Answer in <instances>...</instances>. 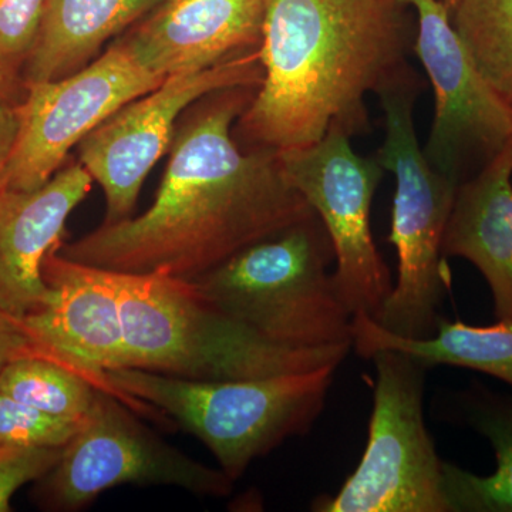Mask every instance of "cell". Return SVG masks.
<instances>
[{
    "label": "cell",
    "mask_w": 512,
    "mask_h": 512,
    "mask_svg": "<svg viewBox=\"0 0 512 512\" xmlns=\"http://www.w3.org/2000/svg\"><path fill=\"white\" fill-rule=\"evenodd\" d=\"M256 89L231 87L194 103L175 130L151 207L103 222L57 252L109 271L194 279L315 214L289 183L279 154L235 140V121Z\"/></svg>",
    "instance_id": "1"
},
{
    "label": "cell",
    "mask_w": 512,
    "mask_h": 512,
    "mask_svg": "<svg viewBox=\"0 0 512 512\" xmlns=\"http://www.w3.org/2000/svg\"><path fill=\"white\" fill-rule=\"evenodd\" d=\"M407 8L402 0H266L264 77L235 124L239 146L284 154L332 130L367 133V94L413 67L417 25Z\"/></svg>",
    "instance_id": "2"
},
{
    "label": "cell",
    "mask_w": 512,
    "mask_h": 512,
    "mask_svg": "<svg viewBox=\"0 0 512 512\" xmlns=\"http://www.w3.org/2000/svg\"><path fill=\"white\" fill-rule=\"evenodd\" d=\"M111 274L123 319L124 367L228 382L339 366L352 349L272 342L225 315L190 279L163 272Z\"/></svg>",
    "instance_id": "3"
},
{
    "label": "cell",
    "mask_w": 512,
    "mask_h": 512,
    "mask_svg": "<svg viewBox=\"0 0 512 512\" xmlns=\"http://www.w3.org/2000/svg\"><path fill=\"white\" fill-rule=\"evenodd\" d=\"M335 251L318 214L190 279L220 311L295 348L352 346V313L329 272Z\"/></svg>",
    "instance_id": "4"
},
{
    "label": "cell",
    "mask_w": 512,
    "mask_h": 512,
    "mask_svg": "<svg viewBox=\"0 0 512 512\" xmlns=\"http://www.w3.org/2000/svg\"><path fill=\"white\" fill-rule=\"evenodd\" d=\"M339 366L262 379L202 382L148 372L110 370V389L124 402L150 404L202 441L232 481L252 461L311 429Z\"/></svg>",
    "instance_id": "5"
},
{
    "label": "cell",
    "mask_w": 512,
    "mask_h": 512,
    "mask_svg": "<svg viewBox=\"0 0 512 512\" xmlns=\"http://www.w3.org/2000/svg\"><path fill=\"white\" fill-rule=\"evenodd\" d=\"M423 89L412 67L377 93L384 138L375 157L396 180L389 242L399 264L396 285L376 322L412 339L436 333L439 308L450 288L443 238L458 187L431 167L417 140L414 106Z\"/></svg>",
    "instance_id": "6"
},
{
    "label": "cell",
    "mask_w": 512,
    "mask_h": 512,
    "mask_svg": "<svg viewBox=\"0 0 512 512\" xmlns=\"http://www.w3.org/2000/svg\"><path fill=\"white\" fill-rule=\"evenodd\" d=\"M376 369L369 436L355 473L316 512H450L443 460L424 421L429 367L396 350L370 357Z\"/></svg>",
    "instance_id": "7"
},
{
    "label": "cell",
    "mask_w": 512,
    "mask_h": 512,
    "mask_svg": "<svg viewBox=\"0 0 512 512\" xmlns=\"http://www.w3.org/2000/svg\"><path fill=\"white\" fill-rule=\"evenodd\" d=\"M117 394L97 389L82 426L62 458L36 481L33 498L42 510H82L119 485H170L202 497H227L235 481L158 439Z\"/></svg>",
    "instance_id": "8"
},
{
    "label": "cell",
    "mask_w": 512,
    "mask_h": 512,
    "mask_svg": "<svg viewBox=\"0 0 512 512\" xmlns=\"http://www.w3.org/2000/svg\"><path fill=\"white\" fill-rule=\"evenodd\" d=\"M417 19L413 53L434 89V117L423 148L431 167L460 185L512 138L507 97L478 69L443 0H402Z\"/></svg>",
    "instance_id": "9"
},
{
    "label": "cell",
    "mask_w": 512,
    "mask_h": 512,
    "mask_svg": "<svg viewBox=\"0 0 512 512\" xmlns=\"http://www.w3.org/2000/svg\"><path fill=\"white\" fill-rule=\"evenodd\" d=\"M293 185L328 231L336 288L350 313L379 318L392 274L373 239L370 211L384 168L356 153L348 134L332 130L315 146L279 154Z\"/></svg>",
    "instance_id": "10"
},
{
    "label": "cell",
    "mask_w": 512,
    "mask_h": 512,
    "mask_svg": "<svg viewBox=\"0 0 512 512\" xmlns=\"http://www.w3.org/2000/svg\"><path fill=\"white\" fill-rule=\"evenodd\" d=\"M164 80L138 62L120 40L79 72L53 82L23 84L25 97L16 104L18 136L0 188L32 191L42 187L87 134Z\"/></svg>",
    "instance_id": "11"
},
{
    "label": "cell",
    "mask_w": 512,
    "mask_h": 512,
    "mask_svg": "<svg viewBox=\"0 0 512 512\" xmlns=\"http://www.w3.org/2000/svg\"><path fill=\"white\" fill-rule=\"evenodd\" d=\"M264 77L259 49L201 70L167 77L157 89L124 104L79 144V163L106 195L104 222L127 220L154 165L170 150L180 117L202 97L259 87Z\"/></svg>",
    "instance_id": "12"
},
{
    "label": "cell",
    "mask_w": 512,
    "mask_h": 512,
    "mask_svg": "<svg viewBox=\"0 0 512 512\" xmlns=\"http://www.w3.org/2000/svg\"><path fill=\"white\" fill-rule=\"evenodd\" d=\"M59 248L43 262L49 302L23 320L47 355L76 367L100 389L114 393L106 373L123 369L126 353L113 274L64 258Z\"/></svg>",
    "instance_id": "13"
},
{
    "label": "cell",
    "mask_w": 512,
    "mask_h": 512,
    "mask_svg": "<svg viewBox=\"0 0 512 512\" xmlns=\"http://www.w3.org/2000/svg\"><path fill=\"white\" fill-rule=\"evenodd\" d=\"M92 187V175L72 163L36 190L0 188V312L23 320L45 308L43 262L63 244L67 220Z\"/></svg>",
    "instance_id": "14"
},
{
    "label": "cell",
    "mask_w": 512,
    "mask_h": 512,
    "mask_svg": "<svg viewBox=\"0 0 512 512\" xmlns=\"http://www.w3.org/2000/svg\"><path fill=\"white\" fill-rule=\"evenodd\" d=\"M266 0H164L126 39L138 62L167 79L259 49Z\"/></svg>",
    "instance_id": "15"
},
{
    "label": "cell",
    "mask_w": 512,
    "mask_h": 512,
    "mask_svg": "<svg viewBox=\"0 0 512 512\" xmlns=\"http://www.w3.org/2000/svg\"><path fill=\"white\" fill-rule=\"evenodd\" d=\"M444 258L471 262L493 295L497 320H512V138L457 187L443 238Z\"/></svg>",
    "instance_id": "16"
},
{
    "label": "cell",
    "mask_w": 512,
    "mask_h": 512,
    "mask_svg": "<svg viewBox=\"0 0 512 512\" xmlns=\"http://www.w3.org/2000/svg\"><path fill=\"white\" fill-rule=\"evenodd\" d=\"M164 0H46L23 84L53 82L92 63L101 47Z\"/></svg>",
    "instance_id": "17"
},
{
    "label": "cell",
    "mask_w": 512,
    "mask_h": 512,
    "mask_svg": "<svg viewBox=\"0 0 512 512\" xmlns=\"http://www.w3.org/2000/svg\"><path fill=\"white\" fill-rule=\"evenodd\" d=\"M352 349L369 360L380 350H396L414 357L431 369L439 365L464 367L493 376L512 389V320L474 326L461 320L439 319L430 338H403L370 318H352Z\"/></svg>",
    "instance_id": "18"
},
{
    "label": "cell",
    "mask_w": 512,
    "mask_h": 512,
    "mask_svg": "<svg viewBox=\"0 0 512 512\" xmlns=\"http://www.w3.org/2000/svg\"><path fill=\"white\" fill-rule=\"evenodd\" d=\"M460 399L468 424L490 441L497 468L484 477L443 461L450 512H512V400L480 386Z\"/></svg>",
    "instance_id": "19"
},
{
    "label": "cell",
    "mask_w": 512,
    "mask_h": 512,
    "mask_svg": "<svg viewBox=\"0 0 512 512\" xmlns=\"http://www.w3.org/2000/svg\"><path fill=\"white\" fill-rule=\"evenodd\" d=\"M100 389L90 377L62 360L29 355L0 373V392L52 416L82 421Z\"/></svg>",
    "instance_id": "20"
},
{
    "label": "cell",
    "mask_w": 512,
    "mask_h": 512,
    "mask_svg": "<svg viewBox=\"0 0 512 512\" xmlns=\"http://www.w3.org/2000/svg\"><path fill=\"white\" fill-rule=\"evenodd\" d=\"M451 22L488 82L511 96L512 0H461Z\"/></svg>",
    "instance_id": "21"
},
{
    "label": "cell",
    "mask_w": 512,
    "mask_h": 512,
    "mask_svg": "<svg viewBox=\"0 0 512 512\" xmlns=\"http://www.w3.org/2000/svg\"><path fill=\"white\" fill-rule=\"evenodd\" d=\"M82 421L52 416L0 392V446L64 447Z\"/></svg>",
    "instance_id": "22"
},
{
    "label": "cell",
    "mask_w": 512,
    "mask_h": 512,
    "mask_svg": "<svg viewBox=\"0 0 512 512\" xmlns=\"http://www.w3.org/2000/svg\"><path fill=\"white\" fill-rule=\"evenodd\" d=\"M46 0H0V62L19 72L39 36Z\"/></svg>",
    "instance_id": "23"
},
{
    "label": "cell",
    "mask_w": 512,
    "mask_h": 512,
    "mask_svg": "<svg viewBox=\"0 0 512 512\" xmlns=\"http://www.w3.org/2000/svg\"><path fill=\"white\" fill-rule=\"evenodd\" d=\"M64 447L0 446V512L12 511L13 495L36 483L62 458Z\"/></svg>",
    "instance_id": "24"
},
{
    "label": "cell",
    "mask_w": 512,
    "mask_h": 512,
    "mask_svg": "<svg viewBox=\"0 0 512 512\" xmlns=\"http://www.w3.org/2000/svg\"><path fill=\"white\" fill-rule=\"evenodd\" d=\"M29 355H47L25 320L0 312V373L13 360Z\"/></svg>",
    "instance_id": "25"
},
{
    "label": "cell",
    "mask_w": 512,
    "mask_h": 512,
    "mask_svg": "<svg viewBox=\"0 0 512 512\" xmlns=\"http://www.w3.org/2000/svg\"><path fill=\"white\" fill-rule=\"evenodd\" d=\"M18 103L0 104V177L15 146L16 136H18L19 119Z\"/></svg>",
    "instance_id": "26"
},
{
    "label": "cell",
    "mask_w": 512,
    "mask_h": 512,
    "mask_svg": "<svg viewBox=\"0 0 512 512\" xmlns=\"http://www.w3.org/2000/svg\"><path fill=\"white\" fill-rule=\"evenodd\" d=\"M18 73L8 64L0 62V104L16 103L15 97L19 89Z\"/></svg>",
    "instance_id": "27"
},
{
    "label": "cell",
    "mask_w": 512,
    "mask_h": 512,
    "mask_svg": "<svg viewBox=\"0 0 512 512\" xmlns=\"http://www.w3.org/2000/svg\"><path fill=\"white\" fill-rule=\"evenodd\" d=\"M443 2L444 5L447 6L448 10H450V12H453V10L457 8L458 3H460L461 0H443Z\"/></svg>",
    "instance_id": "28"
},
{
    "label": "cell",
    "mask_w": 512,
    "mask_h": 512,
    "mask_svg": "<svg viewBox=\"0 0 512 512\" xmlns=\"http://www.w3.org/2000/svg\"><path fill=\"white\" fill-rule=\"evenodd\" d=\"M507 101H508V104H510V109H511V113H512V94H511V96H507Z\"/></svg>",
    "instance_id": "29"
}]
</instances>
